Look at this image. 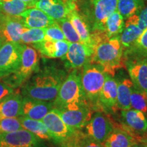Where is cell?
I'll return each mask as SVG.
<instances>
[{"mask_svg": "<svg viewBox=\"0 0 147 147\" xmlns=\"http://www.w3.org/2000/svg\"><path fill=\"white\" fill-rule=\"evenodd\" d=\"M67 76L65 71L56 67L39 69L22 85V96L53 102Z\"/></svg>", "mask_w": 147, "mask_h": 147, "instance_id": "1", "label": "cell"}, {"mask_svg": "<svg viewBox=\"0 0 147 147\" xmlns=\"http://www.w3.org/2000/svg\"><path fill=\"white\" fill-rule=\"evenodd\" d=\"M123 53L119 36L108 38L93 47L91 63L98 64L106 74L114 76L116 71L123 65Z\"/></svg>", "mask_w": 147, "mask_h": 147, "instance_id": "2", "label": "cell"}, {"mask_svg": "<svg viewBox=\"0 0 147 147\" xmlns=\"http://www.w3.org/2000/svg\"><path fill=\"white\" fill-rule=\"evenodd\" d=\"M106 73L100 65L90 63L82 68L80 80L82 91L91 106L99 104V96L106 80Z\"/></svg>", "mask_w": 147, "mask_h": 147, "instance_id": "3", "label": "cell"}, {"mask_svg": "<svg viewBox=\"0 0 147 147\" xmlns=\"http://www.w3.org/2000/svg\"><path fill=\"white\" fill-rule=\"evenodd\" d=\"M88 103L82 91L80 72L72 69L61 86L57 96L53 101L55 108Z\"/></svg>", "mask_w": 147, "mask_h": 147, "instance_id": "4", "label": "cell"}, {"mask_svg": "<svg viewBox=\"0 0 147 147\" xmlns=\"http://www.w3.org/2000/svg\"><path fill=\"white\" fill-rule=\"evenodd\" d=\"M39 55L36 49L23 44L19 67L13 74L2 78V80L12 87L17 89L39 70Z\"/></svg>", "mask_w": 147, "mask_h": 147, "instance_id": "5", "label": "cell"}, {"mask_svg": "<svg viewBox=\"0 0 147 147\" xmlns=\"http://www.w3.org/2000/svg\"><path fill=\"white\" fill-rule=\"evenodd\" d=\"M57 109L63 122L74 130H81L93 115L91 106L89 103L67 106Z\"/></svg>", "mask_w": 147, "mask_h": 147, "instance_id": "6", "label": "cell"}, {"mask_svg": "<svg viewBox=\"0 0 147 147\" xmlns=\"http://www.w3.org/2000/svg\"><path fill=\"white\" fill-rule=\"evenodd\" d=\"M23 44L3 42L0 48V79L13 74L21 63Z\"/></svg>", "mask_w": 147, "mask_h": 147, "instance_id": "7", "label": "cell"}, {"mask_svg": "<svg viewBox=\"0 0 147 147\" xmlns=\"http://www.w3.org/2000/svg\"><path fill=\"white\" fill-rule=\"evenodd\" d=\"M42 121L50 132L52 140L61 146L67 142L76 131L63 122L56 108H53Z\"/></svg>", "mask_w": 147, "mask_h": 147, "instance_id": "8", "label": "cell"}, {"mask_svg": "<svg viewBox=\"0 0 147 147\" xmlns=\"http://www.w3.org/2000/svg\"><path fill=\"white\" fill-rule=\"evenodd\" d=\"M93 49L82 42L69 43L67 52L63 58L66 66L71 69H82L91 62Z\"/></svg>", "mask_w": 147, "mask_h": 147, "instance_id": "9", "label": "cell"}, {"mask_svg": "<svg viewBox=\"0 0 147 147\" xmlns=\"http://www.w3.org/2000/svg\"><path fill=\"white\" fill-rule=\"evenodd\" d=\"M84 133L92 138L103 143L115 129L107 116L100 112L93 114L91 118L84 127Z\"/></svg>", "mask_w": 147, "mask_h": 147, "instance_id": "10", "label": "cell"}, {"mask_svg": "<svg viewBox=\"0 0 147 147\" xmlns=\"http://www.w3.org/2000/svg\"><path fill=\"white\" fill-rule=\"evenodd\" d=\"M34 8L40 9L58 21L67 18L70 11L77 6L73 0H38Z\"/></svg>", "mask_w": 147, "mask_h": 147, "instance_id": "11", "label": "cell"}, {"mask_svg": "<svg viewBox=\"0 0 147 147\" xmlns=\"http://www.w3.org/2000/svg\"><path fill=\"white\" fill-rule=\"evenodd\" d=\"M42 140L25 129L0 134V147H38Z\"/></svg>", "mask_w": 147, "mask_h": 147, "instance_id": "12", "label": "cell"}, {"mask_svg": "<svg viewBox=\"0 0 147 147\" xmlns=\"http://www.w3.org/2000/svg\"><path fill=\"white\" fill-rule=\"evenodd\" d=\"M134 86L147 94V57H135L124 61Z\"/></svg>", "mask_w": 147, "mask_h": 147, "instance_id": "13", "label": "cell"}, {"mask_svg": "<svg viewBox=\"0 0 147 147\" xmlns=\"http://www.w3.org/2000/svg\"><path fill=\"white\" fill-rule=\"evenodd\" d=\"M93 23L92 31H104L108 18L117 10L118 0H92Z\"/></svg>", "mask_w": 147, "mask_h": 147, "instance_id": "14", "label": "cell"}, {"mask_svg": "<svg viewBox=\"0 0 147 147\" xmlns=\"http://www.w3.org/2000/svg\"><path fill=\"white\" fill-rule=\"evenodd\" d=\"M21 16L5 15L0 23V38L3 42L21 43V34L25 28Z\"/></svg>", "mask_w": 147, "mask_h": 147, "instance_id": "15", "label": "cell"}, {"mask_svg": "<svg viewBox=\"0 0 147 147\" xmlns=\"http://www.w3.org/2000/svg\"><path fill=\"white\" fill-rule=\"evenodd\" d=\"M53 108H54L53 102H47L23 97L21 116L35 120L42 121Z\"/></svg>", "mask_w": 147, "mask_h": 147, "instance_id": "16", "label": "cell"}, {"mask_svg": "<svg viewBox=\"0 0 147 147\" xmlns=\"http://www.w3.org/2000/svg\"><path fill=\"white\" fill-rule=\"evenodd\" d=\"M69 42L67 40H47L33 45L42 56L50 59H63L67 52Z\"/></svg>", "mask_w": 147, "mask_h": 147, "instance_id": "17", "label": "cell"}, {"mask_svg": "<svg viewBox=\"0 0 147 147\" xmlns=\"http://www.w3.org/2000/svg\"><path fill=\"white\" fill-rule=\"evenodd\" d=\"M127 129L136 135L143 134L147 131V117L140 110L130 108L121 111Z\"/></svg>", "mask_w": 147, "mask_h": 147, "instance_id": "18", "label": "cell"}, {"mask_svg": "<svg viewBox=\"0 0 147 147\" xmlns=\"http://www.w3.org/2000/svg\"><path fill=\"white\" fill-rule=\"evenodd\" d=\"M117 80L113 76L106 74V80L99 96V104L110 111H113L117 107Z\"/></svg>", "mask_w": 147, "mask_h": 147, "instance_id": "19", "label": "cell"}, {"mask_svg": "<svg viewBox=\"0 0 147 147\" xmlns=\"http://www.w3.org/2000/svg\"><path fill=\"white\" fill-rule=\"evenodd\" d=\"M25 27L28 28L45 29L55 21L45 12L36 8H29L21 14Z\"/></svg>", "mask_w": 147, "mask_h": 147, "instance_id": "20", "label": "cell"}, {"mask_svg": "<svg viewBox=\"0 0 147 147\" xmlns=\"http://www.w3.org/2000/svg\"><path fill=\"white\" fill-rule=\"evenodd\" d=\"M67 18L76 29L82 43L91 47L92 29L87 18L78 12L77 8L70 11Z\"/></svg>", "mask_w": 147, "mask_h": 147, "instance_id": "21", "label": "cell"}, {"mask_svg": "<svg viewBox=\"0 0 147 147\" xmlns=\"http://www.w3.org/2000/svg\"><path fill=\"white\" fill-rule=\"evenodd\" d=\"M22 101L23 96L18 91L0 101V119L21 117Z\"/></svg>", "mask_w": 147, "mask_h": 147, "instance_id": "22", "label": "cell"}, {"mask_svg": "<svg viewBox=\"0 0 147 147\" xmlns=\"http://www.w3.org/2000/svg\"><path fill=\"white\" fill-rule=\"evenodd\" d=\"M138 141L125 128H115L102 143L105 147H131Z\"/></svg>", "mask_w": 147, "mask_h": 147, "instance_id": "23", "label": "cell"}, {"mask_svg": "<svg viewBox=\"0 0 147 147\" xmlns=\"http://www.w3.org/2000/svg\"><path fill=\"white\" fill-rule=\"evenodd\" d=\"M136 15L131 16L125 21L124 29L119 35L120 41L124 51L131 47L143 32L138 25Z\"/></svg>", "mask_w": 147, "mask_h": 147, "instance_id": "24", "label": "cell"}, {"mask_svg": "<svg viewBox=\"0 0 147 147\" xmlns=\"http://www.w3.org/2000/svg\"><path fill=\"white\" fill-rule=\"evenodd\" d=\"M23 128L28 130L42 140H52L50 132L42 121L35 120L25 117H18Z\"/></svg>", "mask_w": 147, "mask_h": 147, "instance_id": "25", "label": "cell"}, {"mask_svg": "<svg viewBox=\"0 0 147 147\" xmlns=\"http://www.w3.org/2000/svg\"><path fill=\"white\" fill-rule=\"evenodd\" d=\"M117 84V108L121 110L131 108L130 97L134 84L131 79L125 78L119 80Z\"/></svg>", "mask_w": 147, "mask_h": 147, "instance_id": "26", "label": "cell"}, {"mask_svg": "<svg viewBox=\"0 0 147 147\" xmlns=\"http://www.w3.org/2000/svg\"><path fill=\"white\" fill-rule=\"evenodd\" d=\"M135 57H147V28L129 48L124 51V61Z\"/></svg>", "mask_w": 147, "mask_h": 147, "instance_id": "27", "label": "cell"}, {"mask_svg": "<svg viewBox=\"0 0 147 147\" xmlns=\"http://www.w3.org/2000/svg\"><path fill=\"white\" fill-rule=\"evenodd\" d=\"M144 5V0H118L117 10L125 21L138 14Z\"/></svg>", "mask_w": 147, "mask_h": 147, "instance_id": "28", "label": "cell"}, {"mask_svg": "<svg viewBox=\"0 0 147 147\" xmlns=\"http://www.w3.org/2000/svg\"><path fill=\"white\" fill-rule=\"evenodd\" d=\"M125 27V19L117 10L108 18L104 32L109 38L119 36Z\"/></svg>", "mask_w": 147, "mask_h": 147, "instance_id": "29", "label": "cell"}, {"mask_svg": "<svg viewBox=\"0 0 147 147\" xmlns=\"http://www.w3.org/2000/svg\"><path fill=\"white\" fill-rule=\"evenodd\" d=\"M65 144H69L75 147H105L102 143L92 138L80 130H76L72 137L63 145Z\"/></svg>", "mask_w": 147, "mask_h": 147, "instance_id": "30", "label": "cell"}, {"mask_svg": "<svg viewBox=\"0 0 147 147\" xmlns=\"http://www.w3.org/2000/svg\"><path fill=\"white\" fill-rule=\"evenodd\" d=\"M29 7L21 0H0V9L3 14L20 16Z\"/></svg>", "mask_w": 147, "mask_h": 147, "instance_id": "31", "label": "cell"}, {"mask_svg": "<svg viewBox=\"0 0 147 147\" xmlns=\"http://www.w3.org/2000/svg\"><path fill=\"white\" fill-rule=\"evenodd\" d=\"M45 29L28 28L25 27L21 34V43L24 45H35L45 40Z\"/></svg>", "mask_w": 147, "mask_h": 147, "instance_id": "32", "label": "cell"}, {"mask_svg": "<svg viewBox=\"0 0 147 147\" xmlns=\"http://www.w3.org/2000/svg\"><path fill=\"white\" fill-rule=\"evenodd\" d=\"M130 105L131 108L142 112L147 117V94L134 86L131 90Z\"/></svg>", "mask_w": 147, "mask_h": 147, "instance_id": "33", "label": "cell"}, {"mask_svg": "<svg viewBox=\"0 0 147 147\" xmlns=\"http://www.w3.org/2000/svg\"><path fill=\"white\" fill-rule=\"evenodd\" d=\"M61 28L62 29L65 40L69 43H75V42H82L80 36H78V33L76 32V29L73 27L72 24L69 21L67 18H63L59 21H56Z\"/></svg>", "mask_w": 147, "mask_h": 147, "instance_id": "34", "label": "cell"}, {"mask_svg": "<svg viewBox=\"0 0 147 147\" xmlns=\"http://www.w3.org/2000/svg\"><path fill=\"white\" fill-rule=\"evenodd\" d=\"M23 129L18 117L0 119V134L13 132Z\"/></svg>", "mask_w": 147, "mask_h": 147, "instance_id": "35", "label": "cell"}, {"mask_svg": "<svg viewBox=\"0 0 147 147\" xmlns=\"http://www.w3.org/2000/svg\"><path fill=\"white\" fill-rule=\"evenodd\" d=\"M45 38L47 40H66L62 29L56 21L45 28Z\"/></svg>", "mask_w": 147, "mask_h": 147, "instance_id": "36", "label": "cell"}, {"mask_svg": "<svg viewBox=\"0 0 147 147\" xmlns=\"http://www.w3.org/2000/svg\"><path fill=\"white\" fill-rule=\"evenodd\" d=\"M137 23L140 28L144 31L147 28V5L136 15Z\"/></svg>", "mask_w": 147, "mask_h": 147, "instance_id": "37", "label": "cell"}, {"mask_svg": "<svg viewBox=\"0 0 147 147\" xmlns=\"http://www.w3.org/2000/svg\"><path fill=\"white\" fill-rule=\"evenodd\" d=\"M15 89H16L3 82V80L2 81L0 80V101L16 92Z\"/></svg>", "mask_w": 147, "mask_h": 147, "instance_id": "38", "label": "cell"}, {"mask_svg": "<svg viewBox=\"0 0 147 147\" xmlns=\"http://www.w3.org/2000/svg\"><path fill=\"white\" fill-rule=\"evenodd\" d=\"M134 137L136 139L138 142L147 144V131L144 132L143 134H139V135H136Z\"/></svg>", "mask_w": 147, "mask_h": 147, "instance_id": "39", "label": "cell"}, {"mask_svg": "<svg viewBox=\"0 0 147 147\" xmlns=\"http://www.w3.org/2000/svg\"><path fill=\"white\" fill-rule=\"evenodd\" d=\"M21 1L26 3L29 8H34V5L38 0H21Z\"/></svg>", "mask_w": 147, "mask_h": 147, "instance_id": "40", "label": "cell"}, {"mask_svg": "<svg viewBox=\"0 0 147 147\" xmlns=\"http://www.w3.org/2000/svg\"><path fill=\"white\" fill-rule=\"evenodd\" d=\"M131 147H145V146L142 143H140V142H137L136 144H134V145H132Z\"/></svg>", "mask_w": 147, "mask_h": 147, "instance_id": "41", "label": "cell"}, {"mask_svg": "<svg viewBox=\"0 0 147 147\" xmlns=\"http://www.w3.org/2000/svg\"><path fill=\"white\" fill-rule=\"evenodd\" d=\"M4 16H5V14H3V12H1V9H0V23H1V21H2L3 17H4Z\"/></svg>", "mask_w": 147, "mask_h": 147, "instance_id": "42", "label": "cell"}, {"mask_svg": "<svg viewBox=\"0 0 147 147\" xmlns=\"http://www.w3.org/2000/svg\"><path fill=\"white\" fill-rule=\"evenodd\" d=\"M61 147H75V146H71V145H69V144H65V145H63V146H61Z\"/></svg>", "mask_w": 147, "mask_h": 147, "instance_id": "43", "label": "cell"}, {"mask_svg": "<svg viewBox=\"0 0 147 147\" xmlns=\"http://www.w3.org/2000/svg\"><path fill=\"white\" fill-rule=\"evenodd\" d=\"M3 44V40H1V38H0V48L1 47V46H2V45Z\"/></svg>", "mask_w": 147, "mask_h": 147, "instance_id": "44", "label": "cell"}, {"mask_svg": "<svg viewBox=\"0 0 147 147\" xmlns=\"http://www.w3.org/2000/svg\"><path fill=\"white\" fill-rule=\"evenodd\" d=\"M144 145L145 146V147H147V144H144Z\"/></svg>", "mask_w": 147, "mask_h": 147, "instance_id": "45", "label": "cell"}, {"mask_svg": "<svg viewBox=\"0 0 147 147\" xmlns=\"http://www.w3.org/2000/svg\"><path fill=\"white\" fill-rule=\"evenodd\" d=\"M73 1H77V0H73Z\"/></svg>", "mask_w": 147, "mask_h": 147, "instance_id": "46", "label": "cell"}, {"mask_svg": "<svg viewBox=\"0 0 147 147\" xmlns=\"http://www.w3.org/2000/svg\"><path fill=\"white\" fill-rule=\"evenodd\" d=\"M144 1H147V0H144Z\"/></svg>", "mask_w": 147, "mask_h": 147, "instance_id": "47", "label": "cell"}]
</instances>
